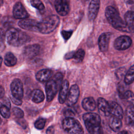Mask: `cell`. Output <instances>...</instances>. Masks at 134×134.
Returning <instances> with one entry per match:
<instances>
[{"instance_id": "cell-36", "label": "cell", "mask_w": 134, "mask_h": 134, "mask_svg": "<svg viewBox=\"0 0 134 134\" xmlns=\"http://www.w3.org/2000/svg\"><path fill=\"white\" fill-rule=\"evenodd\" d=\"M1 104L5 105L9 108H10V103L9 102V100H8V98L6 97H2L1 98Z\"/></svg>"}, {"instance_id": "cell-1", "label": "cell", "mask_w": 134, "mask_h": 134, "mask_svg": "<svg viewBox=\"0 0 134 134\" xmlns=\"http://www.w3.org/2000/svg\"><path fill=\"white\" fill-rule=\"evenodd\" d=\"M105 16L109 24L116 29L122 32H130L131 29L119 16L118 11L113 6H109L106 8Z\"/></svg>"}, {"instance_id": "cell-14", "label": "cell", "mask_w": 134, "mask_h": 134, "mask_svg": "<svg viewBox=\"0 0 134 134\" xmlns=\"http://www.w3.org/2000/svg\"><path fill=\"white\" fill-rule=\"evenodd\" d=\"M40 49V46L37 44L27 46L24 49L23 55L26 59H32L39 53Z\"/></svg>"}, {"instance_id": "cell-33", "label": "cell", "mask_w": 134, "mask_h": 134, "mask_svg": "<svg viewBox=\"0 0 134 134\" xmlns=\"http://www.w3.org/2000/svg\"><path fill=\"white\" fill-rule=\"evenodd\" d=\"M125 71L126 70L124 68H121L119 69L116 73V76L118 78V79H121V77H123V76H125L126 74H125Z\"/></svg>"}, {"instance_id": "cell-28", "label": "cell", "mask_w": 134, "mask_h": 134, "mask_svg": "<svg viewBox=\"0 0 134 134\" xmlns=\"http://www.w3.org/2000/svg\"><path fill=\"white\" fill-rule=\"evenodd\" d=\"M32 6L36 8L40 12H42L44 10V6L40 0H29Z\"/></svg>"}, {"instance_id": "cell-10", "label": "cell", "mask_w": 134, "mask_h": 134, "mask_svg": "<svg viewBox=\"0 0 134 134\" xmlns=\"http://www.w3.org/2000/svg\"><path fill=\"white\" fill-rule=\"evenodd\" d=\"M80 90L79 86L76 84L72 85L69 90L66 99V105L70 107L75 104L78 100Z\"/></svg>"}, {"instance_id": "cell-24", "label": "cell", "mask_w": 134, "mask_h": 134, "mask_svg": "<svg viewBox=\"0 0 134 134\" xmlns=\"http://www.w3.org/2000/svg\"><path fill=\"white\" fill-rule=\"evenodd\" d=\"M17 58L11 52H7L4 57V63L7 66H14L17 63Z\"/></svg>"}, {"instance_id": "cell-27", "label": "cell", "mask_w": 134, "mask_h": 134, "mask_svg": "<svg viewBox=\"0 0 134 134\" xmlns=\"http://www.w3.org/2000/svg\"><path fill=\"white\" fill-rule=\"evenodd\" d=\"M85 51L82 49L78 50L77 51H74L73 58L76 62H81L84 58Z\"/></svg>"}, {"instance_id": "cell-39", "label": "cell", "mask_w": 134, "mask_h": 134, "mask_svg": "<svg viewBox=\"0 0 134 134\" xmlns=\"http://www.w3.org/2000/svg\"><path fill=\"white\" fill-rule=\"evenodd\" d=\"M47 133H54V128L53 126L49 127L46 131Z\"/></svg>"}, {"instance_id": "cell-7", "label": "cell", "mask_w": 134, "mask_h": 134, "mask_svg": "<svg viewBox=\"0 0 134 134\" xmlns=\"http://www.w3.org/2000/svg\"><path fill=\"white\" fill-rule=\"evenodd\" d=\"M12 95L14 97L22 99L24 95V89L22 82L19 79H14L10 84Z\"/></svg>"}, {"instance_id": "cell-35", "label": "cell", "mask_w": 134, "mask_h": 134, "mask_svg": "<svg viewBox=\"0 0 134 134\" xmlns=\"http://www.w3.org/2000/svg\"><path fill=\"white\" fill-rule=\"evenodd\" d=\"M64 114L65 115V116H66V117H74V115H75V113L74 111L70 109V108H68V109H66L64 111Z\"/></svg>"}, {"instance_id": "cell-13", "label": "cell", "mask_w": 134, "mask_h": 134, "mask_svg": "<svg viewBox=\"0 0 134 134\" xmlns=\"http://www.w3.org/2000/svg\"><path fill=\"white\" fill-rule=\"evenodd\" d=\"M100 7V0H92L88 9V18L90 21H94L97 17Z\"/></svg>"}, {"instance_id": "cell-30", "label": "cell", "mask_w": 134, "mask_h": 134, "mask_svg": "<svg viewBox=\"0 0 134 134\" xmlns=\"http://www.w3.org/2000/svg\"><path fill=\"white\" fill-rule=\"evenodd\" d=\"M10 108L8 107L1 104V114L5 118H8L10 116V113L9 110Z\"/></svg>"}, {"instance_id": "cell-29", "label": "cell", "mask_w": 134, "mask_h": 134, "mask_svg": "<svg viewBox=\"0 0 134 134\" xmlns=\"http://www.w3.org/2000/svg\"><path fill=\"white\" fill-rule=\"evenodd\" d=\"M121 98L126 99L130 104H134V94L130 91H125Z\"/></svg>"}, {"instance_id": "cell-8", "label": "cell", "mask_w": 134, "mask_h": 134, "mask_svg": "<svg viewBox=\"0 0 134 134\" xmlns=\"http://www.w3.org/2000/svg\"><path fill=\"white\" fill-rule=\"evenodd\" d=\"M39 23L35 20L31 19H23L18 23V26L23 29L35 32H39Z\"/></svg>"}, {"instance_id": "cell-3", "label": "cell", "mask_w": 134, "mask_h": 134, "mask_svg": "<svg viewBox=\"0 0 134 134\" xmlns=\"http://www.w3.org/2000/svg\"><path fill=\"white\" fill-rule=\"evenodd\" d=\"M85 127L88 132L92 134L102 132L101 119L99 116L93 113H87L83 116Z\"/></svg>"}, {"instance_id": "cell-21", "label": "cell", "mask_w": 134, "mask_h": 134, "mask_svg": "<svg viewBox=\"0 0 134 134\" xmlns=\"http://www.w3.org/2000/svg\"><path fill=\"white\" fill-rule=\"evenodd\" d=\"M83 108L87 111H92L95 110L96 104L94 99L92 97L85 98L82 103Z\"/></svg>"}, {"instance_id": "cell-31", "label": "cell", "mask_w": 134, "mask_h": 134, "mask_svg": "<svg viewBox=\"0 0 134 134\" xmlns=\"http://www.w3.org/2000/svg\"><path fill=\"white\" fill-rule=\"evenodd\" d=\"M46 120L43 118H39L38 120H37L35 122V127L36 128L39 130L42 129L45 126L46 124Z\"/></svg>"}, {"instance_id": "cell-4", "label": "cell", "mask_w": 134, "mask_h": 134, "mask_svg": "<svg viewBox=\"0 0 134 134\" xmlns=\"http://www.w3.org/2000/svg\"><path fill=\"white\" fill-rule=\"evenodd\" d=\"M63 75L61 73H57L51 80L47 81L46 85V92L47 100L51 101L57 94L59 89L62 84Z\"/></svg>"}, {"instance_id": "cell-6", "label": "cell", "mask_w": 134, "mask_h": 134, "mask_svg": "<svg viewBox=\"0 0 134 134\" xmlns=\"http://www.w3.org/2000/svg\"><path fill=\"white\" fill-rule=\"evenodd\" d=\"M63 129L69 133H83V129L79 121L73 117H67L62 122Z\"/></svg>"}, {"instance_id": "cell-17", "label": "cell", "mask_w": 134, "mask_h": 134, "mask_svg": "<svg viewBox=\"0 0 134 134\" xmlns=\"http://www.w3.org/2000/svg\"><path fill=\"white\" fill-rule=\"evenodd\" d=\"M69 83L68 81L65 80L61 85L60 87L58 100L60 104L64 103L66 99L68 94L69 93Z\"/></svg>"}, {"instance_id": "cell-11", "label": "cell", "mask_w": 134, "mask_h": 134, "mask_svg": "<svg viewBox=\"0 0 134 134\" xmlns=\"http://www.w3.org/2000/svg\"><path fill=\"white\" fill-rule=\"evenodd\" d=\"M54 7L60 15L62 16L66 15L70 11L69 0H55Z\"/></svg>"}, {"instance_id": "cell-9", "label": "cell", "mask_w": 134, "mask_h": 134, "mask_svg": "<svg viewBox=\"0 0 134 134\" xmlns=\"http://www.w3.org/2000/svg\"><path fill=\"white\" fill-rule=\"evenodd\" d=\"M132 44L131 39L127 36H121L116 39L114 47L118 50H125L129 48Z\"/></svg>"}, {"instance_id": "cell-23", "label": "cell", "mask_w": 134, "mask_h": 134, "mask_svg": "<svg viewBox=\"0 0 134 134\" xmlns=\"http://www.w3.org/2000/svg\"><path fill=\"white\" fill-rule=\"evenodd\" d=\"M31 98L34 103H39L44 100V95L41 90L35 89L31 93Z\"/></svg>"}, {"instance_id": "cell-42", "label": "cell", "mask_w": 134, "mask_h": 134, "mask_svg": "<svg viewBox=\"0 0 134 134\" xmlns=\"http://www.w3.org/2000/svg\"><path fill=\"white\" fill-rule=\"evenodd\" d=\"M120 133H128V132H126V131H122V132H120Z\"/></svg>"}, {"instance_id": "cell-37", "label": "cell", "mask_w": 134, "mask_h": 134, "mask_svg": "<svg viewBox=\"0 0 134 134\" xmlns=\"http://www.w3.org/2000/svg\"><path fill=\"white\" fill-rule=\"evenodd\" d=\"M10 98L12 101L13 102V103L17 105H20L22 104V99H17L15 97H14V96H13L12 95H11L10 96Z\"/></svg>"}, {"instance_id": "cell-26", "label": "cell", "mask_w": 134, "mask_h": 134, "mask_svg": "<svg viewBox=\"0 0 134 134\" xmlns=\"http://www.w3.org/2000/svg\"><path fill=\"white\" fill-rule=\"evenodd\" d=\"M124 81L126 84H130L134 82V65L131 66L126 72Z\"/></svg>"}, {"instance_id": "cell-41", "label": "cell", "mask_w": 134, "mask_h": 134, "mask_svg": "<svg viewBox=\"0 0 134 134\" xmlns=\"http://www.w3.org/2000/svg\"><path fill=\"white\" fill-rule=\"evenodd\" d=\"M124 1L128 4H132L134 3V0H124Z\"/></svg>"}, {"instance_id": "cell-22", "label": "cell", "mask_w": 134, "mask_h": 134, "mask_svg": "<svg viewBox=\"0 0 134 134\" xmlns=\"http://www.w3.org/2000/svg\"><path fill=\"white\" fill-rule=\"evenodd\" d=\"M109 126L110 129L115 132L119 131L122 127L121 119L114 116H111L109 119Z\"/></svg>"}, {"instance_id": "cell-20", "label": "cell", "mask_w": 134, "mask_h": 134, "mask_svg": "<svg viewBox=\"0 0 134 134\" xmlns=\"http://www.w3.org/2000/svg\"><path fill=\"white\" fill-rule=\"evenodd\" d=\"M110 113L113 116H116L120 119L123 117V110L121 107L115 102H111L109 103Z\"/></svg>"}, {"instance_id": "cell-15", "label": "cell", "mask_w": 134, "mask_h": 134, "mask_svg": "<svg viewBox=\"0 0 134 134\" xmlns=\"http://www.w3.org/2000/svg\"><path fill=\"white\" fill-rule=\"evenodd\" d=\"M111 33L105 32L103 33L99 36L98 41L99 49L101 51L105 52L108 50L109 42L111 37Z\"/></svg>"}, {"instance_id": "cell-16", "label": "cell", "mask_w": 134, "mask_h": 134, "mask_svg": "<svg viewBox=\"0 0 134 134\" xmlns=\"http://www.w3.org/2000/svg\"><path fill=\"white\" fill-rule=\"evenodd\" d=\"M97 106L100 114L103 116H108L110 114L109 103H108L104 98L102 97L98 98Z\"/></svg>"}, {"instance_id": "cell-32", "label": "cell", "mask_w": 134, "mask_h": 134, "mask_svg": "<svg viewBox=\"0 0 134 134\" xmlns=\"http://www.w3.org/2000/svg\"><path fill=\"white\" fill-rule=\"evenodd\" d=\"M13 113L16 117L21 118L24 117V114L23 111L18 107H14L13 109Z\"/></svg>"}, {"instance_id": "cell-34", "label": "cell", "mask_w": 134, "mask_h": 134, "mask_svg": "<svg viewBox=\"0 0 134 134\" xmlns=\"http://www.w3.org/2000/svg\"><path fill=\"white\" fill-rule=\"evenodd\" d=\"M72 31L71 30H69V31L62 30L61 32L62 36L65 40L69 39L71 37V36L72 35Z\"/></svg>"}, {"instance_id": "cell-40", "label": "cell", "mask_w": 134, "mask_h": 134, "mask_svg": "<svg viewBox=\"0 0 134 134\" xmlns=\"http://www.w3.org/2000/svg\"><path fill=\"white\" fill-rule=\"evenodd\" d=\"M0 92H1V93H0V96H1V98H2V97H3V96H4V89H3V88L2 86L1 87Z\"/></svg>"}, {"instance_id": "cell-25", "label": "cell", "mask_w": 134, "mask_h": 134, "mask_svg": "<svg viewBox=\"0 0 134 134\" xmlns=\"http://www.w3.org/2000/svg\"><path fill=\"white\" fill-rule=\"evenodd\" d=\"M125 20L127 25L131 29H134V12L128 11L125 15Z\"/></svg>"}, {"instance_id": "cell-2", "label": "cell", "mask_w": 134, "mask_h": 134, "mask_svg": "<svg viewBox=\"0 0 134 134\" xmlns=\"http://www.w3.org/2000/svg\"><path fill=\"white\" fill-rule=\"evenodd\" d=\"M5 38L9 45L15 47L24 45L30 40V37L25 32L14 28L7 30L5 33Z\"/></svg>"}, {"instance_id": "cell-38", "label": "cell", "mask_w": 134, "mask_h": 134, "mask_svg": "<svg viewBox=\"0 0 134 134\" xmlns=\"http://www.w3.org/2000/svg\"><path fill=\"white\" fill-rule=\"evenodd\" d=\"M74 51H72V52H70L69 53H68L65 54L64 58L65 59H70L71 58H73V54H74Z\"/></svg>"}, {"instance_id": "cell-19", "label": "cell", "mask_w": 134, "mask_h": 134, "mask_svg": "<svg viewBox=\"0 0 134 134\" xmlns=\"http://www.w3.org/2000/svg\"><path fill=\"white\" fill-rule=\"evenodd\" d=\"M53 72L49 69H43L39 71L36 74V79L40 82L48 81L52 77Z\"/></svg>"}, {"instance_id": "cell-12", "label": "cell", "mask_w": 134, "mask_h": 134, "mask_svg": "<svg viewBox=\"0 0 134 134\" xmlns=\"http://www.w3.org/2000/svg\"><path fill=\"white\" fill-rule=\"evenodd\" d=\"M13 16L16 19H23L28 17L29 15L24 8L23 4L20 2H17L14 6Z\"/></svg>"}, {"instance_id": "cell-5", "label": "cell", "mask_w": 134, "mask_h": 134, "mask_svg": "<svg viewBox=\"0 0 134 134\" xmlns=\"http://www.w3.org/2000/svg\"><path fill=\"white\" fill-rule=\"evenodd\" d=\"M60 23L59 17L55 15L49 16L39 23V32L43 34L52 32L58 27Z\"/></svg>"}, {"instance_id": "cell-18", "label": "cell", "mask_w": 134, "mask_h": 134, "mask_svg": "<svg viewBox=\"0 0 134 134\" xmlns=\"http://www.w3.org/2000/svg\"><path fill=\"white\" fill-rule=\"evenodd\" d=\"M126 124L129 126L134 125V105L130 104L125 110V114Z\"/></svg>"}]
</instances>
